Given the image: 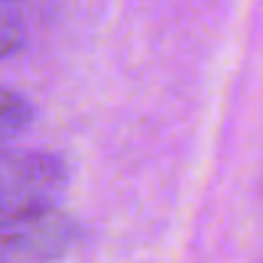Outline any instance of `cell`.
<instances>
[{
  "mask_svg": "<svg viewBox=\"0 0 263 263\" xmlns=\"http://www.w3.org/2000/svg\"><path fill=\"white\" fill-rule=\"evenodd\" d=\"M31 119H34V110L29 99L12 88L0 85V144H9L20 133H26Z\"/></svg>",
  "mask_w": 263,
  "mask_h": 263,
  "instance_id": "3",
  "label": "cell"
},
{
  "mask_svg": "<svg viewBox=\"0 0 263 263\" xmlns=\"http://www.w3.org/2000/svg\"><path fill=\"white\" fill-rule=\"evenodd\" d=\"M0 3H14V0H0Z\"/></svg>",
  "mask_w": 263,
  "mask_h": 263,
  "instance_id": "5",
  "label": "cell"
},
{
  "mask_svg": "<svg viewBox=\"0 0 263 263\" xmlns=\"http://www.w3.org/2000/svg\"><path fill=\"white\" fill-rule=\"evenodd\" d=\"M26 43V26L14 12V3H0V60L12 57Z\"/></svg>",
  "mask_w": 263,
  "mask_h": 263,
  "instance_id": "4",
  "label": "cell"
},
{
  "mask_svg": "<svg viewBox=\"0 0 263 263\" xmlns=\"http://www.w3.org/2000/svg\"><path fill=\"white\" fill-rule=\"evenodd\" d=\"M77 227L57 210L0 229V263H54L71 249Z\"/></svg>",
  "mask_w": 263,
  "mask_h": 263,
  "instance_id": "2",
  "label": "cell"
},
{
  "mask_svg": "<svg viewBox=\"0 0 263 263\" xmlns=\"http://www.w3.org/2000/svg\"><path fill=\"white\" fill-rule=\"evenodd\" d=\"M68 181L60 156L0 144V229L54 212L68 193Z\"/></svg>",
  "mask_w": 263,
  "mask_h": 263,
  "instance_id": "1",
  "label": "cell"
}]
</instances>
